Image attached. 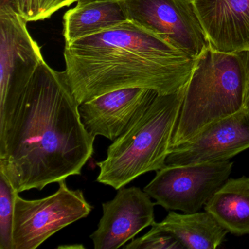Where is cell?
Wrapping results in <instances>:
<instances>
[{"label":"cell","mask_w":249,"mask_h":249,"mask_svg":"<svg viewBox=\"0 0 249 249\" xmlns=\"http://www.w3.org/2000/svg\"><path fill=\"white\" fill-rule=\"evenodd\" d=\"M58 190L43 199L27 200L17 195L14 205L13 249H36L62 229L87 218L93 206L80 189L65 180Z\"/></svg>","instance_id":"5"},{"label":"cell","mask_w":249,"mask_h":249,"mask_svg":"<svg viewBox=\"0 0 249 249\" xmlns=\"http://www.w3.org/2000/svg\"><path fill=\"white\" fill-rule=\"evenodd\" d=\"M249 77V51L227 53L207 48L196 58L186 84L170 151L241 111Z\"/></svg>","instance_id":"3"},{"label":"cell","mask_w":249,"mask_h":249,"mask_svg":"<svg viewBox=\"0 0 249 249\" xmlns=\"http://www.w3.org/2000/svg\"><path fill=\"white\" fill-rule=\"evenodd\" d=\"M64 56L80 104L122 89L173 94L186 85L196 62L129 20L65 43Z\"/></svg>","instance_id":"2"},{"label":"cell","mask_w":249,"mask_h":249,"mask_svg":"<svg viewBox=\"0 0 249 249\" xmlns=\"http://www.w3.org/2000/svg\"><path fill=\"white\" fill-rule=\"evenodd\" d=\"M233 162L166 165L143 190L167 211L197 212L230 178Z\"/></svg>","instance_id":"7"},{"label":"cell","mask_w":249,"mask_h":249,"mask_svg":"<svg viewBox=\"0 0 249 249\" xmlns=\"http://www.w3.org/2000/svg\"><path fill=\"white\" fill-rule=\"evenodd\" d=\"M243 110L249 115V77L246 84V92H245L244 103Z\"/></svg>","instance_id":"19"},{"label":"cell","mask_w":249,"mask_h":249,"mask_svg":"<svg viewBox=\"0 0 249 249\" xmlns=\"http://www.w3.org/2000/svg\"><path fill=\"white\" fill-rule=\"evenodd\" d=\"M120 0H88L78 2L63 17L65 43L127 21Z\"/></svg>","instance_id":"15"},{"label":"cell","mask_w":249,"mask_h":249,"mask_svg":"<svg viewBox=\"0 0 249 249\" xmlns=\"http://www.w3.org/2000/svg\"><path fill=\"white\" fill-rule=\"evenodd\" d=\"M126 18L196 59L210 46L195 0H120Z\"/></svg>","instance_id":"6"},{"label":"cell","mask_w":249,"mask_h":249,"mask_svg":"<svg viewBox=\"0 0 249 249\" xmlns=\"http://www.w3.org/2000/svg\"><path fill=\"white\" fill-rule=\"evenodd\" d=\"M249 148V115L241 111L204 129L189 142L170 151L166 165L228 161Z\"/></svg>","instance_id":"10"},{"label":"cell","mask_w":249,"mask_h":249,"mask_svg":"<svg viewBox=\"0 0 249 249\" xmlns=\"http://www.w3.org/2000/svg\"><path fill=\"white\" fill-rule=\"evenodd\" d=\"M246 50L249 51V46H248L247 49H246Z\"/></svg>","instance_id":"21"},{"label":"cell","mask_w":249,"mask_h":249,"mask_svg":"<svg viewBox=\"0 0 249 249\" xmlns=\"http://www.w3.org/2000/svg\"><path fill=\"white\" fill-rule=\"evenodd\" d=\"M151 196L141 188L118 189L112 200L103 202V214L97 230L90 235L95 249L122 248L142 230L155 222Z\"/></svg>","instance_id":"9"},{"label":"cell","mask_w":249,"mask_h":249,"mask_svg":"<svg viewBox=\"0 0 249 249\" xmlns=\"http://www.w3.org/2000/svg\"><path fill=\"white\" fill-rule=\"evenodd\" d=\"M205 211L228 232L249 234V177L229 178L207 202Z\"/></svg>","instance_id":"14"},{"label":"cell","mask_w":249,"mask_h":249,"mask_svg":"<svg viewBox=\"0 0 249 249\" xmlns=\"http://www.w3.org/2000/svg\"><path fill=\"white\" fill-rule=\"evenodd\" d=\"M27 21L8 5H0V103L18 96L44 62Z\"/></svg>","instance_id":"8"},{"label":"cell","mask_w":249,"mask_h":249,"mask_svg":"<svg viewBox=\"0 0 249 249\" xmlns=\"http://www.w3.org/2000/svg\"><path fill=\"white\" fill-rule=\"evenodd\" d=\"M79 106L65 71L45 61L18 96L0 103V172L17 193L81 176L95 138Z\"/></svg>","instance_id":"1"},{"label":"cell","mask_w":249,"mask_h":249,"mask_svg":"<svg viewBox=\"0 0 249 249\" xmlns=\"http://www.w3.org/2000/svg\"><path fill=\"white\" fill-rule=\"evenodd\" d=\"M18 194L0 172V249H13L14 205Z\"/></svg>","instance_id":"17"},{"label":"cell","mask_w":249,"mask_h":249,"mask_svg":"<svg viewBox=\"0 0 249 249\" xmlns=\"http://www.w3.org/2000/svg\"><path fill=\"white\" fill-rule=\"evenodd\" d=\"M186 86L173 94H158L133 124L107 150L97 163V181L113 189L124 187L148 172L166 166Z\"/></svg>","instance_id":"4"},{"label":"cell","mask_w":249,"mask_h":249,"mask_svg":"<svg viewBox=\"0 0 249 249\" xmlns=\"http://www.w3.org/2000/svg\"><path fill=\"white\" fill-rule=\"evenodd\" d=\"M151 229L142 237L132 239L124 246L126 249H182L181 243L166 230L153 224Z\"/></svg>","instance_id":"18"},{"label":"cell","mask_w":249,"mask_h":249,"mask_svg":"<svg viewBox=\"0 0 249 249\" xmlns=\"http://www.w3.org/2000/svg\"><path fill=\"white\" fill-rule=\"evenodd\" d=\"M154 224L171 233L184 249H216L228 233L206 211L183 214L170 211L161 222Z\"/></svg>","instance_id":"13"},{"label":"cell","mask_w":249,"mask_h":249,"mask_svg":"<svg viewBox=\"0 0 249 249\" xmlns=\"http://www.w3.org/2000/svg\"><path fill=\"white\" fill-rule=\"evenodd\" d=\"M211 48L241 52L249 45V0H195Z\"/></svg>","instance_id":"12"},{"label":"cell","mask_w":249,"mask_h":249,"mask_svg":"<svg viewBox=\"0 0 249 249\" xmlns=\"http://www.w3.org/2000/svg\"><path fill=\"white\" fill-rule=\"evenodd\" d=\"M158 94L142 88L110 91L80 104L81 122L94 138L103 136L113 142L133 124Z\"/></svg>","instance_id":"11"},{"label":"cell","mask_w":249,"mask_h":249,"mask_svg":"<svg viewBox=\"0 0 249 249\" xmlns=\"http://www.w3.org/2000/svg\"><path fill=\"white\" fill-rule=\"evenodd\" d=\"M86 1H88V0H79L78 2H86Z\"/></svg>","instance_id":"20"},{"label":"cell","mask_w":249,"mask_h":249,"mask_svg":"<svg viewBox=\"0 0 249 249\" xmlns=\"http://www.w3.org/2000/svg\"><path fill=\"white\" fill-rule=\"evenodd\" d=\"M79 0H0V5L11 7L27 23L50 18L56 11Z\"/></svg>","instance_id":"16"}]
</instances>
